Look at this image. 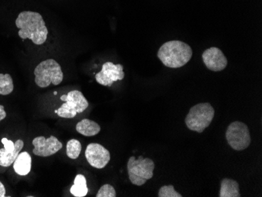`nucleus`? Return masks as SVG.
Returning <instances> with one entry per match:
<instances>
[{
    "label": "nucleus",
    "instance_id": "nucleus-17",
    "mask_svg": "<svg viewBox=\"0 0 262 197\" xmlns=\"http://www.w3.org/2000/svg\"><path fill=\"white\" fill-rule=\"evenodd\" d=\"M14 82L10 74H0V95H9L14 91Z\"/></svg>",
    "mask_w": 262,
    "mask_h": 197
},
{
    "label": "nucleus",
    "instance_id": "nucleus-22",
    "mask_svg": "<svg viewBox=\"0 0 262 197\" xmlns=\"http://www.w3.org/2000/svg\"><path fill=\"white\" fill-rule=\"evenodd\" d=\"M6 196V189L4 184L0 182V197Z\"/></svg>",
    "mask_w": 262,
    "mask_h": 197
},
{
    "label": "nucleus",
    "instance_id": "nucleus-23",
    "mask_svg": "<svg viewBox=\"0 0 262 197\" xmlns=\"http://www.w3.org/2000/svg\"><path fill=\"white\" fill-rule=\"evenodd\" d=\"M54 95H57V91H54Z\"/></svg>",
    "mask_w": 262,
    "mask_h": 197
},
{
    "label": "nucleus",
    "instance_id": "nucleus-21",
    "mask_svg": "<svg viewBox=\"0 0 262 197\" xmlns=\"http://www.w3.org/2000/svg\"><path fill=\"white\" fill-rule=\"evenodd\" d=\"M7 117V113L4 110V105H0V122L4 120Z\"/></svg>",
    "mask_w": 262,
    "mask_h": 197
},
{
    "label": "nucleus",
    "instance_id": "nucleus-1",
    "mask_svg": "<svg viewBox=\"0 0 262 197\" xmlns=\"http://www.w3.org/2000/svg\"><path fill=\"white\" fill-rule=\"evenodd\" d=\"M16 26L18 36L23 40L29 39L35 45H42L47 41L48 29L43 17L40 14L33 11H23L16 19Z\"/></svg>",
    "mask_w": 262,
    "mask_h": 197
},
{
    "label": "nucleus",
    "instance_id": "nucleus-6",
    "mask_svg": "<svg viewBox=\"0 0 262 197\" xmlns=\"http://www.w3.org/2000/svg\"><path fill=\"white\" fill-rule=\"evenodd\" d=\"M62 101H66L58 110H57V116L61 118L73 119L77 113H82L88 108L89 103L84 95L79 91H72L67 95L61 97Z\"/></svg>",
    "mask_w": 262,
    "mask_h": 197
},
{
    "label": "nucleus",
    "instance_id": "nucleus-18",
    "mask_svg": "<svg viewBox=\"0 0 262 197\" xmlns=\"http://www.w3.org/2000/svg\"><path fill=\"white\" fill-rule=\"evenodd\" d=\"M82 151V145L79 141L76 139H71L66 145V154L68 157L73 160H76L80 155Z\"/></svg>",
    "mask_w": 262,
    "mask_h": 197
},
{
    "label": "nucleus",
    "instance_id": "nucleus-3",
    "mask_svg": "<svg viewBox=\"0 0 262 197\" xmlns=\"http://www.w3.org/2000/svg\"><path fill=\"white\" fill-rule=\"evenodd\" d=\"M35 84L41 88H46L53 84L57 86L64 79L61 67L55 60L47 59L39 63L35 70Z\"/></svg>",
    "mask_w": 262,
    "mask_h": 197
},
{
    "label": "nucleus",
    "instance_id": "nucleus-13",
    "mask_svg": "<svg viewBox=\"0 0 262 197\" xmlns=\"http://www.w3.org/2000/svg\"><path fill=\"white\" fill-rule=\"evenodd\" d=\"M14 171L20 176H26L30 173L32 169V157L28 152L19 154L14 162Z\"/></svg>",
    "mask_w": 262,
    "mask_h": 197
},
{
    "label": "nucleus",
    "instance_id": "nucleus-10",
    "mask_svg": "<svg viewBox=\"0 0 262 197\" xmlns=\"http://www.w3.org/2000/svg\"><path fill=\"white\" fill-rule=\"evenodd\" d=\"M124 76L123 66L122 64L105 62L103 64L101 71L95 75V79L102 86H111L116 81L123 79Z\"/></svg>",
    "mask_w": 262,
    "mask_h": 197
},
{
    "label": "nucleus",
    "instance_id": "nucleus-11",
    "mask_svg": "<svg viewBox=\"0 0 262 197\" xmlns=\"http://www.w3.org/2000/svg\"><path fill=\"white\" fill-rule=\"evenodd\" d=\"M1 142L4 144V148H0V166L8 167L14 164L17 156L21 152L25 143L20 139L14 143L6 138H3Z\"/></svg>",
    "mask_w": 262,
    "mask_h": 197
},
{
    "label": "nucleus",
    "instance_id": "nucleus-9",
    "mask_svg": "<svg viewBox=\"0 0 262 197\" xmlns=\"http://www.w3.org/2000/svg\"><path fill=\"white\" fill-rule=\"evenodd\" d=\"M85 157L88 164L97 169H102L110 163L111 156L110 151L103 145L98 143H91L88 145Z\"/></svg>",
    "mask_w": 262,
    "mask_h": 197
},
{
    "label": "nucleus",
    "instance_id": "nucleus-16",
    "mask_svg": "<svg viewBox=\"0 0 262 197\" xmlns=\"http://www.w3.org/2000/svg\"><path fill=\"white\" fill-rule=\"evenodd\" d=\"M71 193L76 197H84L88 195V187L86 179L82 174H77L74 181V185L71 187Z\"/></svg>",
    "mask_w": 262,
    "mask_h": 197
},
{
    "label": "nucleus",
    "instance_id": "nucleus-7",
    "mask_svg": "<svg viewBox=\"0 0 262 197\" xmlns=\"http://www.w3.org/2000/svg\"><path fill=\"white\" fill-rule=\"evenodd\" d=\"M229 145L236 151H243L251 145V138L248 126L239 121L232 122L225 133Z\"/></svg>",
    "mask_w": 262,
    "mask_h": 197
},
{
    "label": "nucleus",
    "instance_id": "nucleus-14",
    "mask_svg": "<svg viewBox=\"0 0 262 197\" xmlns=\"http://www.w3.org/2000/svg\"><path fill=\"white\" fill-rule=\"evenodd\" d=\"M76 129L78 133L86 137L94 136L101 132L100 125L89 119H83L79 121L76 124Z\"/></svg>",
    "mask_w": 262,
    "mask_h": 197
},
{
    "label": "nucleus",
    "instance_id": "nucleus-8",
    "mask_svg": "<svg viewBox=\"0 0 262 197\" xmlns=\"http://www.w3.org/2000/svg\"><path fill=\"white\" fill-rule=\"evenodd\" d=\"M34 145V155L37 157H48L57 154L62 148L63 144L56 137L51 136L46 138L43 136L35 138L32 141Z\"/></svg>",
    "mask_w": 262,
    "mask_h": 197
},
{
    "label": "nucleus",
    "instance_id": "nucleus-15",
    "mask_svg": "<svg viewBox=\"0 0 262 197\" xmlns=\"http://www.w3.org/2000/svg\"><path fill=\"white\" fill-rule=\"evenodd\" d=\"M220 197H241L239 185L236 181L224 179L221 182Z\"/></svg>",
    "mask_w": 262,
    "mask_h": 197
},
{
    "label": "nucleus",
    "instance_id": "nucleus-19",
    "mask_svg": "<svg viewBox=\"0 0 262 197\" xmlns=\"http://www.w3.org/2000/svg\"><path fill=\"white\" fill-rule=\"evenodd\" d=\"M159 197H182L180 193L175 190L173 185H164L160 188L158 193Z\"/></svg>",
    "mask_w": 262,
    "mask_h": 197
},
{
    "label": "nucleus",
    "instance_id": "nucleus-4",
    "mask_svg": "<svg viewBox=\"0 0 262 197\" xmlns=\"http://www.w3.org/2000/svg\"><path fill=\"white\" fill-rule=\"evenodd\" d=\"M214 117V108L210 103H200L194 105L185 118L187 127L192 132L202 133L207 128Z\"/></svg>",
    "mask_w": 262,
    "mask_h": 197
},
{
    "label": "nucleus",
    "instance_id": "nucleus-5",
    "mask_svg": "<svg viewBox=\"0 0 262 197\" xmlns=\"http://www.w3.org/2000/svg\"><path fill=\"white\" fill-rule=\"evenodd\" d=\"M154 169V162L150 158L140 157L136 160L135 157H131L128 160L127 171L129 181L138 186H141L153 177Z\"/></svg>",
    "mask_w": 262,
    "mask_h": 197
},
{
    "label": "nucleus",
    "instance_id": "nucleus-20",
    "mask_svg": "<svg viewBox=\"0 0 262 197\" xmlns=\"http://www.w3.org/2000/svg\"><path fill=\"white\" fill-rule=\"evenodd\" d=\"M116 192L113 185L110 184H105V185L101 186V189L97 193L96 197H116Z\"/></svg>",
    "mask_w": 262,
    "mask_h": 197
},
{
    "label": "nucleus",
    "instance_id": "nucleus-2",
    "mask_svg": "<svg viewBox=\"0 0 262 197\" xmlns=\"http://www.w3.org/2000/svg\"><path fill=\"white\" fill-rule=\"evenodd\" d=\"M192 48L180 40L165 42L160 47L157 57L166 67L178 69L185 66L192 57Z\"/></svg>",
    "mask_w": 262,
    "mask_h": 197
},
{
    "label": "nucleus",
    "instance_id": "nucleus-12",
    "mask_svg": "<svg viewBox=\"0 0 262 197\" xmlns=\"http://www.w3.org/2000/svg\"><path fill=\"white\" fill-rule=\"evenodd\" d=\"M202 58L206 67L213 72H221L228 65V60L222 51L217 48L206 50Z\"/></svg>",
    "mask_w": 262,
    "mask_h": 197
}]
</instances>
